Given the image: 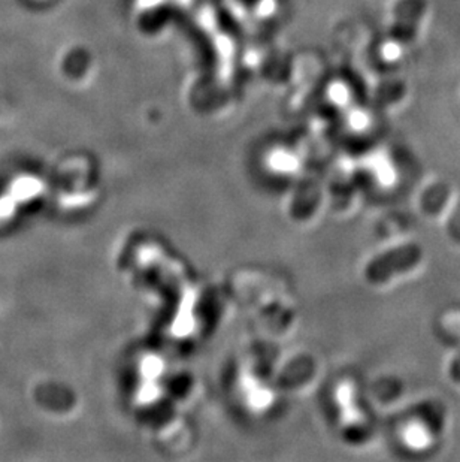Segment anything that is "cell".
<instances>
[{"label":"cell","instance_id":"obj_1","mask_svg":"<svg viewBox=\"0 0 460 462\" xmlns=\"http://www.w3.org/2000/svg\"><path fill=\"white\" fill-rule=\"evenodd\" d=\"M421 256H423V252L417 245H405L398 249L391 250V252L377 257L369 265V280L375 283H382L393 275L407 273L421 261Z\"/></svg>","mask_w":460,"mask_h":462},{"label":"cell","instance_id":"obj_2","mask_svg":"<svg viewBox=\"0 0 460 462\" xmlns=\"http://www.w3.org/2000/svg\"><path fill=\"white\" fill-rule=\"evenodd\" d=\"M428 4L426 0H402L396 11V40L409 42L414 40L417 29L425 17Z\"/></svg>","mask_w":460,"mask_h":462},{"label":"cell","instance_id":"obj_3","mask_svg":"<svg viewBox=\"0 0 460 462\" xmlns=\"http://www.w3.org/2000/svg\"><path fill=\"white\" fill-rule=\"evenodd\" d=\"M456 362L460 364V359H456ZM453 377H455V380H459L460 382V366L459 368H453Z\"/></svg>","mask_w":460,"mask_h":462}]
</instances>
